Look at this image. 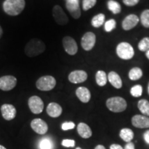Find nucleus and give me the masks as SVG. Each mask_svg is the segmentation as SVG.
<instances>
[{"instance_id":"f257e3e1","label":"nucleus","mask_w":149,"mask_h":149,"mask_svg":"<svg viewBox=\"0 0 149 149\" xmlns=\"http://www.w3.org/2000/svg\"><path fill=\"white\" fill-rule=\"evenodd\" d=\"M25 5V0H5L3 8L8 15L17 16L24 10Z\"/></svg>"},{"instance_id":"f03ea898","label":"nucleus","mask_w":149,"mask_h":149,"mask_svg":"<svg viewBox=\"0 0 149 149\" xmlns=\"http://www.w3.org/2000/svg\"><path fill=\"white\" fill-rule=\"evenodd\" d=\"M46 45L44 42L39 39H32L25 46L24 51L28 57H33L44 53Z\"/></svg>"},{"instance_id":"7ed1b4c3","label":"nucleus","mask_w":149,"mask_h":149,"mask_svg":"<svg viewBox=\"0 0 149 149\" xmlns=\"http://www.w3.org/2000/svg\"><path fill=\"white\" fill-rule=\"evenodd\" d=\"M106 104L109 111L114 113H121L127 108L126 100L121 97H113L108 99Z\"/></svg>"},{"instance_id":"20e7f679","label":"nucleus","mask_w":149,"mask_h":149,"mask_svg":"<svg viewBox=\"0 0 149 149\" xmlns=\"http://www.w3.org/2000/svg\"><path fill=\"white\" fill-rule=\"evenodd\" d=\"M116 53L120 58L125 60L132 59L135 54L133 46L127 42H121L119 44L116 48Z\"/></svg>"},{"instance_id":"39448f33","label":"nucleus","mask_w":149,"mask_h":149,"mask_svg":"<svg viewBox=\"0 0 149 149\" xmlns=\"http://www.w3.org/2000/svg\"><path fill=\"white\" fill-rule=\"evenodd\" d=\"M56 86V79L51 75L41 77L36 82V86L39 90L49 91L53 90Z\"/></svg>"},{"instance_id":"423d86ee","label":"nucleus","mask_w":149,"mask_h":149,"mask_svg":"<svg viewBox=\"0 0 149 149\" xmlns=\"http://www.w3.org/2000/svg\"><path fill=\"white\" fill-rule=\"evenodd\" d=\"M28 104H29V107L31 111L34 114H40L44 110V102L38 96L35 95L29 98Z\"/></svg>"},{"instance_id":"0eeeda50","label":"nucleus","mask_w":149,"mask_h":149,"mask_svg":"<svg viewBox=\"0 0 149 149\" xmlns=\"http://www.w3.org/2000/svg\"><path fill=\"white\" fill-rule=\"evenodd\" d=\"M53 16L55 21L59 25L64 26L68 22V18L61 6L56 5L53 8Z\"/></svg>"},{"instance_id":"6e6552de","label":"nucleus","mask_w":149,"mask_h":149,"mask_svg":"<svg viewBox=\"0 0 149 149\" xmlns=\"http://www.w3.org/2000/svg\"><path fill=\"white\" fill-rule=\"evenodd\" d=\"M17 85V79L13 75H5L0 77V89L8 91L13 89Z\"/></svg>"},{"instance_id":"1a4fd4ad","label":"nucleus","mask_w":149,"mask_h":149,"mask_svg":"<svg viewBox=\"0 0 149 149\" xmlns=\"http://www.w3.org/2000/svg\"><path fill=\"white\" fill-rule=\"evenodd\" d=\"M96 42L95 35L92 32H88L84 35L81 40V45L84 50L88 51L93 49Z\"/></svg>"},{"instance_id":"9d476101","label":"nucleus","mask_w":149,"mask_h":149,"mask_svg":"<svg viewBox=\"0 0 149 149\" xmlns=\"http://www.w3.org/2000/svg\"><path fill=\"white\" fill-rule=\"evenodd\" d=\"M62 42L65 51H66L68 55H74L77 53V43H76L75 40H74L73 38H72L71 37H64L62 40Z\"/></svg>"},{"instance_id":"9b49d317","label":"nucleus","mask_w":149,"mask_h":149,"mask_svg":"<svg viewBox=\"0 0 149 149\" xmlns=\"http://www.w3.org/2000/svg\"><path fill=\"white\" fill-rule=\"evenodd\" d=\"M66 7L70 14L74 19H79L81 16V10L79 0H66Z\"/></svg>"},{"instance_id":"f8f14e48","label":"nucleus","mask_w":149,"mask_h":149,"mask_svg":"<svg viewBox=\"0 0 149 149\" xmlns=\"http://www.w3.org/2000/svg\"><path fill=\"white\" fill-rule=\"evenodd\" d=\"M31 126L35 133L40 134V135L46 134L48 129L47 124L44 120L40 118H36L33 120L31 123Z\"/></svg>"},{"instance_id":"ddd939ff","label":"nucleus","mask_w":149,"mask_h":149,"mask_svg":"<svg viewBox=\"0 0 149 149\" xmlns=\"http://www.w3.org/2000/svg\"><path fill=\"white\" fill-rule=\"evenodd\" d=\"M1 112L3 119H5L7 121H10L13 120L15 117H16V109L12 104H3L1 107Z\"/></svg>"},{"instance_id":"4468645a","label":"nucleus","mask_w":149,"mask_h":149,"mask_svg":"<svg viewBox=\"0 0 149 149\" xmlns=\"http://www.w3.org/2000/svg\"><path fill=\"white\" fill-rule=\"evenodd\" d=\"M88 78V74L84 70H77L72 71L68 75V80L71 83L79 84L85 81Z\"/></svg>"},{"instance_id":"2eb2a0df","label":"nucleus","mask_w":149,"mask_h":149,"mask_svg":"<svg viewBox=\"0 0 149 149\" xmlns=\"http://www.w3.org/2000/svg\"><path fill=\"white\" fill-rule=\"evenodd\" d=\"M131 123L135 128H149V117L141 115H135L132 117Z\"/></svg>"},{"instance_id":"dca6fc26","label":"nucleus","mask_w":149,"mask_h":149,"mask_svg":"<svg viewBox=\"0 0 149 149\" xmlns=\"http://www.w3.org/2000/svg\"><path fill=\"white\" fill-rule=\"evenodd\" d=\"M139 22L138 17L131 14L125 17L122 22V28L124 31H129L137 26Z\"/></svg>"},{"instance_id":"f3484780","label":"nucleus","mask_w":149,"mask_h":149,"mask_svg":"<svg viewBox=\"0 0 149 149\" xmlns=\"http://www.w3.org/2000/svg\"><path fill=\"white\" fill-rule=\"evenodd\" d=\"M46 112L48 115L51 117H58L62 113V108L59 104L55 102H51L48 105Z\"/></svg>"},{"instance_id":"a211bd4d","label":"nucleus","mask_w":149,"mask_h":149,"mask_svg":"<svg viewBox=\"0 0 149 149\" xmlns=\"http://www.w3.org/2000/svg\"><path fill=\"white\" fill-rule=\"evenodd\" d=\"M76 95L78 99L83 103H88L90 101L91 97V94L90 91L86 87H79L76 90Z\"/></svg>"},{"instance_id":"6ab92c4d","label":"nucleus","mask_w":149,"mask_h":149,"mask_svg":"<svg viewBox=\"0 0 149 149\" xmlns=\"http://www.w3.org/2000/svg\"><path fill=\"white\" fill-rule=\"evenodd\" d=\"M77 133L84 139H88L92 136V130L90 126L85 123L81 122L77 125Z\"/></svg>"},{"instance_id":"aec40b11","label":"nucleus","mask_w":149,"mask_h":149,"mask_svg":"<svg viewBox=\"0 0 149 149\" xmlns=\"http://www.w3.org/2000/svg\"><path fill=\"white\" fill-rule=\"evenodd\" d=\"M108 79L109 81L111 84L113 86H114L115 88L120 89L122 86V81L120 75L114 71H111L109 72L108 75Z\"/></svg>"},{"instance_id":"412c9836","label":"nucleus","mask_w":149,"mask_h":149,"mask_svg":"<svg viewBox=\"0 0 149 149\" xmlns=\"http://www.w3.org/2000/svg\"><path fill=\"white\" fill-rule=\"evenodd\" d=\"M120 136L121 139H122L123 140L126 142H130L132 139L134 137V133L133 131L130 128H123L120 130Z\"/></svg>"},{"instance_id":"4be33fe9","label":"nucleus","mask_w":149,"mask_h":149,"mask_svg":"<svg viewBox=\"0 0 149 149\" xmlns=\"http://www.w3.org/2000/svg\"><path fill=\"white\" fill-rule=\"evenodd\" d=\"M39 149H54V144L49 137L41 139L38 144Z\"/></svg>"},{"instance_id":"5701e85b","label":"nucleus","mask_w":149,"mask_h":149,"mask_svg":"<svg viewBox=\"0 0 149 149\" xmlns=\"http://www.w3.org/2000/svg\"><path fill=\"white\" fill-rule=\"evenodd\" d=\"M137 107L145 116L149 117V102L146 100H140L137 103Z\"/></svg>"},{"instance_id":"b1692460","label":"nucleus","mask_w":149,"mask_h":149,"mask_svg":"<svg viewBox=\"0 0 149 149\" xmlns=\"http://www.w3.org/2000/svg\"><path fill=\"white\" fill-rule=\"evenodd\" d=\"M96 82L100 86H104L107 84V75L106 72L103 70H99L97 72L95 75Z\"/></svg>"},{"instance_id":"393cba45","label":"nucleus","mask_w":149,"mask_h":149,"mask_svg":"<svg viewBox=\"0 0 149 149\" xmlns=\"http://www.w3.org/2000/svg\"><path fill=\"white\" fill-rule=\"evenodd\" d=\"M104 22H105V15L102 13H100L93 17L91 20V24L93 27L99 28L103 25Z\"/></svg>"},{"instance_id":"a878e982","label":"nucleus","mask_w":149,"mask_h":149,"mask_svg":"<svg viewBox=\"0 0 149 149\" xmlns=\"http://www.w3.org/2000/svg\"><path fill=\"white\" fill-rule=\"evenodd\" d=\"M142 70L141 68H138V67H135L133 68L129 71L128 73V77L129 79L133 80V81H135V80H138L142 77Z\"/></svg>"},{"instance_id":"bb28decb","label":"nucleus","mask_w":149,"mask_h":149,"mask_svg":"<svg viewBox=\"0 0 149 149\" xmlns=\"http://www.w3.org/2000/svg\"><path fill=\"white\" fill-rule=\"evenodd\" d=\"M108 8L113 14H118L121 12V6L117 1L114 0H109L108 1Z\"/></svg>"},{"instance_id":"cd10ccee","label":"nucleus","mask_w":149,"mask_h":149,"mask_svg":"<svg viewBox=\"0 0 149 149\" xmlns=\"http://www.w3.org/2000/svg\"><path fill=\"white\" fill-rule=\"evenodd\" d=\"M140 20L141 24L145 28H149V9H146L141 13Z\"/></svg>"},{"instance_id":"c85d7f7f","label":"nucleus","mask_w":149,"mask_h":149,"mask_svg":"<svg viewBox=\"0 0 149 149\" xmlns=\"http://www.w3.org/2000/svg\"><path fill=\"white\" fill-rule=\"evenodd\" d=\"M138 48L139 51L146 52L149 50V37H144L138 44Z\"/></svg>"},{"instance_id":"c756f323","label":"nucleus","mask_w":149,"mask_h":149,"mask_svg":"<svg viewBox=\"0 0 149 149\" xmlns=\"http://www.w3.org/2000/svg\"><path fill=\"white\" fill-rule=\"evenodd\" d=\"M130 94L135 97H139L142 95V87L141 85H135L130 89Z\"/></svg>"},{"instance_id":"7c9ffc66","label":"nucleus","mask_w":149,"mask_h":149,"mask_svg":"<svg viewBox=\"0 0 149 149\" xmlns=\"http://www.w3.org/2000/svg\"><path fill=\"white\" fill-rule=\"evenodd\" d=\"M115 27H116V22L113 19H109V21L106 22L105 25H104V29L107 32H111L115 29Z\"/></svg>"},{"instance_id":"2f4dec72","label":"nucleus","mask_w":149,"mask_h":149,"mask_svg":"<svg viewBox=\"0 0 149 149\" xmlns=\"http://www.w3.org/2000/svg\"><path fill=\"white\" fill-rule=\"evenodd\" d=\"M97 3V0H83L82 7L84 10H88L93 6H95Z\"/></svg>"},{"instance_id":"473e14b6","label":"nucleus","mask_w":149,"mask_h":149,"mask_svg":"<svg viewBox=\"0 0 149 149\" xmlns=\"http://www.w3.org/2000/svg\"><path fill=\"white\" fill-rule=\"evenodd\" d=\"M61 145L64 147H67V148H70V147L72 148L75 145V141L73 139H63L61 141Z\"/></svg>"},{"instance_id":"72a5a7b5","label":"nucleus","mask_w":149,"mask_h":149,"mask_svg":"<svg viewBox=\"0 0 149 149\" xmlns=\"http://www.w3.org/2000/svg\"><path fill=\"white\" fill-rule=\"evenodd\" d=\"M75 127V124L72 122H66L61 124V129L63 130H68L73 129Z\"/></svg>"},{"instance_id":"f704fd0d","label":"nucleus","mask_w":149,"mask_h":149,"mask_svg":"<svg viewBox=\"0 0 149 149\" xmlns=\"http://www.w3.org/2000/svg\"><path fill=\"white\" fill-rule=\"evenodd\" d=\"M139 0H123V2L128 6H133L139 3Z\"/></svg>"},{"instance_id":"c9c22d12","label":"nucleus","mask_w":149,"mask_h":149,"mask_svg":"<svg viewBox=\"0 0 149 149\" xmlns=\"http://www.w3.org/2000/svg\"><path fill=\"white\" fill-rule=\"evenodd\" d=\"M124 149H135V145L133 142H128L126 144L125 147H124Z\"/></svg>"},{"instance_id":"e433bc0d","label":"nucleus","mask_w":149,"mask_h":149,"mask_svg":"<svg viewBox=\"0 0 149 149\" xmlns=\"http://www.w3.org/2000/svg\"><path fill=\"white\" fill-rule=\"evenodd\" d=\"M144 139L147 144H149V130H146L144 134Z\"/></svg>"},{"instance_id":"4c0bfd02","label":"nucleus","mask_w":149,"mask_h":149,"mask_svg":"<svg viewBox=\"0 0 149 149\" xmlns=\"http://www.w3.org/2000/svg\"><path fill=\"white\" fill-rule=\"evenodd\" d=\"M110 149H124L122 146L117 144H113L110 146Z\"/></svg>"},{"instance_id":"58836bf2","label":"nucleus","mask_w":149,"mask_h":149,"mask_svg":"<svg viewBox=\"0 0 149 149\" xmlns=\"http://www.w3.org/2000/svg\"><path fill=\"white\" fill-rule=\"evenodd\" d=\"M95 149H106L105 147H104L103 145H97Z\"/></svg>"},{"instance_id":"ea45409f","label":"nucleus","mask_w":149,"mask_h":149,"mask_svg":"<svg viewBox=\"0 0 149 149\" xmlns=\"http://www.w3.org/2000/svg\"><path fill=\"white\" fill-rule=\"evenodd\" d=\"M2 34H3V30H2V29H1V26H0V38L1 37V35H2Z\"/></svg>"},{"instance_id":"a19ab883","label":"nucleus","mask_w":149,"mask_h":149,"mask_svg":"<svg viewBox=\"0 0 149 149\" xmlns=\"http://www.w3.org/2000/svg\"><path fill=\"white\" fill-rule=\"evenodd\" d=\"M146 56L147 58L149 59V50L146 52Z\"/></svg>"},{"instance_id":"79ce46f5","label":"nucleus","mask_w":149,"mask_h":149,"mask_svg":"<svg viewBox=\"0 0 149 149\" xmlns=\"http://www.w3.org/2000/svg\"><path fill=\"white\" fill-rule=\"evenodd\" d=\"M0 149H6V148L4 146H1V145H0Z\"/></svg>"},{"instance_id":"37998d69","label":"nucleus","mask_w":149,"mask_h":149,"mask_svg":"<svg viewBox=\"0 0 149 149\" xmlns=\"http://www.w3.org/2000/svg\"><path fill=\"white\" fill-rule=\"evenodd\" d=\"M148 93L149 95V84H148Z\"/></svg>"},{"instance_id":"c03bdc74","label":"nucleus","mask_w":149,"mask_h":149,"mask_svg":"<svg viewBox=\"0 0 149 149\" xmlns=\"http://www.w3.org/2000/svg\"><path fill=\"white\" fill-rule=\"evenodd\" d=\"M75 149H81V148H80V147H77V148H76Z\"/></svg>"}]
</instances>
